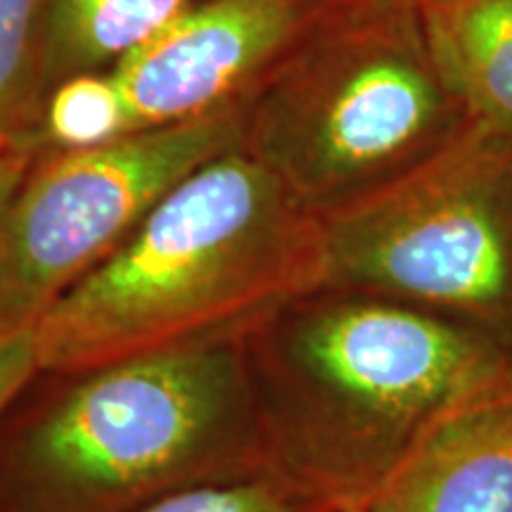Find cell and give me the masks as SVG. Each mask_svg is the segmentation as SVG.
Instances as JSON below:
<instances>
[{
  "label": "cell",
  "mask_w": 512,
  "mask_h": 512,
  "mask_svg": "<svg viewBox=\"0 0 512 512\" xmlns=\"http://www.w3.org/2000/svg\"><path fill=\"white\" fill-rule=\"evenodd\" d=\"M415 3H422V0H415Z\"/></svg>",
  "instance_id": "e0dca14e"
},
{
  "label": "cell",
  "mask_w": 512,
  "mask_h": 512,
  "mask_svg": "<svg viewBox=\"0 0 512 512\" xmlns=\"http://www.w3.org/2000/svg\"><path fill=\"white\" fill-rule=\"evenodd\" d=\"M31 159H34V150L29 145L15 143L0 147V256H3L5 226H8L12 200L27 176Z\"/></svg>",
  "instance_id": "9a60e30c"
},
{
  "label": "cell",
  "mask_w": 512,
  "mask_h": 512,
  "mask_svg": "<svg viewBox=\"0 0 512 512\" xmlns=\"http://www.w3.org/2000/svg\"><path fill=\"white\" fill-rule=\"evenodd\" d=\"M131 131L126 98L110 69L57 81L46 95L29 145L34 155L86 150Z\"/></svg>",
  "instance_id": "7c38bea8"
},
{
  "label": "cell",
  "mask_w": 512,
  "mask_h": 512,
  "mask_svg": "<svg viewBox=\"0 0 512 512\" xmlns=\"http://www.w3.org/2000/svg\"><path fill=\"white\" fill-rule=\"evenodd\" d=\"M242 102L181 124L138 128L86 150L36 152L5 226L0 335L34 325L178 183L211 159L240 150Z\"/></svg>",
  "instance_id": "8992f818"
},
{
  "label": "cell",
  "mask_w": 512,
  "mask_h": 512,
  "mask_svg": "<svg viewBox=\"0 0 512 512\" xmlns=\"http://www.w3.org/2000/svg\"><path fill=\"white\" fill-rule=\"evenodd\" d=\"M242 107V150L320 219L475 119L441 74L415 0H328Z\"/></svg>",
  "instance_id": "277c9868"
},
{
  "label": "cell",
  "mask_w": 512,
  "mask_h": 512,
  "mask_svg": "<svg viewBox=\"0 0 512 512\" xmlns=\"http://www.w3.org/2000/svg\"><path fill=\"white\" fill-rule=\"evenodd\" d=\"M320 223L323 285L451 313L512 342V126L475 117Z\"/></svg>",
  "instance_id": "5b68a950"
},
{
  "label": "cell",
  "mask_w": 512,
  "mask_h": 512,
  "mask_svg": "<svg viewBox=\"0 0 512 512\" xmlns=\"http://www.w3.org/2000/svg\"><path fill=\"white\" fill-rule=\"evenodd\" d=\"M50 12L53 0H0V147L29 145L41 117L48 95Z\"/></svg>",
  "instance_id": "8fae6325"
},
{
  "label": "cell",
  "mask_w": 512,
  "mask_h": 512,
  "mask_svg": "<svg viewBox=\"0 0 512 512\" xmlns=\"http://www.w3.org/2000/svg\"><path fill=\"white\" fill-rule=\"evenodd\" d=\"M264 472L240 344L38 370L0 413V512H140Z\"/></svg>",
  "instance_id": "3957f363"
},
{
  "label": "cell",
  "mask_w": 512,
  "mask_h": 512,
  "mask_svg": "<svg viewBox=\"0 0 512 512\" xmlns=\"http://www.w3.org/2000/svg\"><path fill=\"white\" fill-rule=\"evenodd\" d=\"M325 5L328 0H202L112 69L133 131L238 105Z\"/></svg>",
  "instance_id": "52a82bcc"
},
{
  "label": "cell",
  "mask_w": 512,
  "mask_h": 512,
  "mask_svg": "<svg viewBox=\"0 0 512 512\" xmlns=\"http://www.w3.org/2000/svg\"><path fill=\"white\" fill-rule=\"evenodd\" d=\"M323 283L320 216L240 147L178 183L43 311L38 370L240 344Z\"/></svg>",
  "instance_id": "7a4b0ae2"
},
{
  "label": "cell",
  "mask_w": 512,
  "mask_h": 512,
  "mask_svg": "<svg viewBox=\"0 0 512 512\" xmlns=\"http://www.w3.org/2000/svg\"><path fill=\"white\" fill-rule=\"evenodd\" d=\"M420 15L434 60L467 110L512 126V0H422Z\"/></svg>",
  "instance_id": "9c48e42d"
},
{
  "label": "cell",
  "mask_w": 512,
  "mask_h": 512,
  "mask_svg": "<svg viewBox=\"0 0 512 512\" xmlns=\"http://www.w3.org/2000/svg\"><path fill=\"white\" fill-rule=\"evenodd\" d=\"M140 512H330L275 472L181 489Z\"/></svg>",
  "instance_id": "4fadbf2b"
},
{
  "label": "cell",
  "mask_w": 512,
  "mask_h": 512,
  "mask_svg": "<svg viewBox=\"0 0 512 512\" xmlns=\"http://www.w3.org/2000/svg\"><path fill=\"white\" fill-rule=\"evenodd\" d=\"M351 512H370V510H351Z\"/></svg>",
  "instance_id": "2e32d148"
},
{
  "label": "cell",
  "mask_w": 512,
  "mask_h": 512,
  "mask_svg": "<svg viewBox=\"0 0 512 512\" xmlns=\"http://www.w3.org/2000/svg\"><path fill=\"white\" fill-rule=\"evenodd\" d=\"M370 512H512V382L441 422Z\"/></svg>",
  "instance_id": "ba28073f"
},
{
  "label": "cell",
  "mask_w": 512,
  "mask_h": 512,
  "mask_svg": "<svg viewBox=\"0 0 512 512\" xmlns=\"http://www.w3.org/2000/svg\"><path fill=\"white\" fill-rule=\"evenodd\" d=\"M36 373L38 349L34 325L0 335V413Z\"/></svg>",
  "instance_id": "5bb4252c"
},
{
  "label": "cell",
  "mask_w": 512,
  "mask_h": 512,
  "mask_svg": "<svg viewBox=\"0 0 512 512\" xmlns=\"http://www.w3.org/2000/svg\"><path fill=\"white\" fill-rule=\"evenodd\" d=\"M275 475L368 510L448 415L512 382V342L472 320L323 285L240 342Z\"/></svg>",
  "instance_id": "6da1fadb"
},
{
  "label": "cell",
  "mask_w": 512,
  "mask_h": 512,
  "mask_svg": "<svg viewBox=\"0 0 512 512\" xmlns=\"http://www.w3.org/2000/svg\"><path fill=\"white\" fill-rule=\"evenodd\" d=\"M202 0H53L48 91L69 76L110 72Z\"/></svg>",
  "instance_id": "30bf717a"
}]
</instances>
